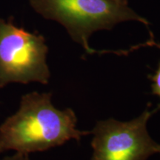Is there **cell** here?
Wrapping results in <instances>:
<instances>
[{
	"label": "cell",
	"instance_id": "cell-4",
	"mask_svg": "<svg viewBox=\"0 0 160 160\" xmlns=\"http://www.w3.org/2000/svg\"><path fill=\"white\" fill-rule=\"evenodd\" d=\"M148 104L139 117L128 122L99 121L91 131V160H147L159 152L160 145L149 135L147 123L154 110Z\"/></svg>",
	"mask_w": 160,
	"mask_h": 160
},
{
	"label": "cell",
	"instance_id": "cell-3",
	"mask_svg": "<svg viewBox=\"0 0 160 160\" xmlns=\"http://www.w3.org/2000/svg\"><path fill=\"white\" fill-rule=\"evenodd\" d=\"M48 48L43 36L0 18V88L10 83L49 82Z\"/></svg>",
	"mask_w": 160,
	"mask_h": 160
},
{
	"label": "cell",
	"instance_id": "cell-6",
	"mask_svg": "<svg viewBox=\"0 0 160 160\" xmlns=\"http://www.w3.org/2000/svg\"><path fill=\"white\" fill-rule=\"evenodd\" d=\"M2 160H30L28 158V154L22 153H17L14 155L11 156V157H6Z\"/></svg>",
	"mask_w": 160,
	"mask_h": 160
},
{
	"label": "cell",
	"instance_id": "cell-2",
	"mask_svg": "<svg viewBox=\"0 0 160 160\" xmlns=\"http://www.w3.org/2000/svg\"><path fill=\"white\" fill-rule=\"evenodd\" d=\"M31 7L47 19L63 25L71 39L89 54L97 53L89 45L92 33L111 30L118 23L148 22L128 6L114 0H30Z\"/></svg>",
	"mask_w": 160,
	"mask_h": 160
},
{
	"label": "cell",
	"instance_id": "cell-8",
	"mask_svg": "<svg viewBox=\"0 0 160 160\" xmlns=\"http://www.w3.org/2000/svg\"><path fill=\"white\" fill-rule=\"evenodd\" d=\"M159 153H160V149H159Z\"/></svg>",
	"mask_w": 160,
	"mask_h": 160
},
{
	"label": "cell",
	"instance_id": "cell-5",
	"mask_svg": "<svg viewBox=\"0 0 160 160\" xmlns=\"http://www.w3.org/2000/svg\"><path fill=\"white\" fill-rule=\"evenodd\" d=\"M149 79L152 82L151 89L152 93L157 97H159L160 99V63L158 65L157 69L156 70L154 73L149 76ZM160 110V103L157 105V108L154 109V111L157 112Z\"/></svg>",
	"mask_w": 160,
	"mask_h": 160
},
{
	"label": "cell",
	"instance_id": "cell-1",
	"mask_svg": "<svg viewBox=\"0 0 160 160\" xmlns=\"http://www.w3.org/2000/svg\"><path fill=\"white\" fill-rule=\"evenodd\" d=\"M51 97V93L38 92L22 96L18 111L0 125V153L45 151L91 133L77 129L75 112L57 108Z\"/></svg>",
	"mask_w": 160,
	"mask_h": 160
},
{
	"label": "cell",
	"instance_id": "cell-7",
	"mask_svg": "<svg viewBox=\"0 0 160 160\" xmlns=\"http://www.w3.org/2000/svg\"><path fill=\"white\" fill-rule=\"evenodd\" d=\"M114 1L122 4H125V5H128V0H114Z\"/></svg>",
	"mask_w": 160,
	"mask_h": 160
}]
</instances>
